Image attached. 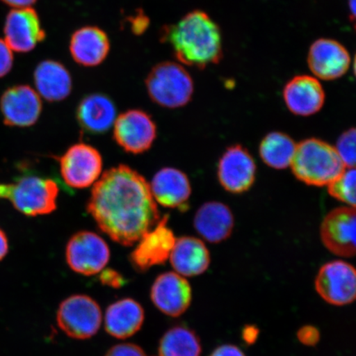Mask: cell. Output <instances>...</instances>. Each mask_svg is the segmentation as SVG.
Returning <instances> with one entry per match:
<instances>
[{
  "mask_svg": "<svg viewBox=\"0 0 356 356\" xmlns=\"http://www.w3.org/2000/svg\"><path fill=\"white\" fill-rule=\"evenodd\" d=\"M87 211L102 232L126 247L161 219L148 181L124 164L108 169L95 182Z\"/></svg>",
  "mask_w": 356,
  "mask_h": 356,
  "instance_id": "1",
  "label": "cell"
},
{
  "mask_svg": "<svg viewBox=\"0 0 356 356\" xmlns=\"http://www.w3.org/2000/svg\"><path fill=\"white\" fill-rule=\"evenodd\" d=\"M163 42L171 44L181 63L204 69L220 63L222 57L220 26L207 13L194 10L177 24L167 26L161 34Z\"/></svg>",
  "mask_w": 356,
  "mask_h": 356,
  "instance_id": "2",
  "label": "cell"
},
{
  "mask_svg": "<svg viewBox=\"0 0 356 356\" xmlns=\"http://www.w3.org/2000/svg\"><path fill=\"white\" fill-rule=\"evenodd\" d=\"M291 167L298 180L314 186L330 184L346 168L335 147L316 138L297 144Z\"/></svg>",
  "mask_w": 356,
  "mask_h": 356,
  "instance_id": "3",
  "label": "cell"
},
{
  "mask_svg": "<svg viewBox=\"0 0 356 356\" xmlns=\"http://www.w3.org/2000/svg\"><path fill=\"white\" fill-rule=\"evenodd\" d=\"M59 186L51 178L22 176L10 184H0V199L7 200L17 211L35 217L56 210Z\"/></svg>",
  "mask_w": 356,
  "mask_h": 356,
  "instance_id": "4",
  "label": "cell"
},
{
  "mask_svg": "<svg viewBox=\"0 0 356 356\" xmlns=\"http://www.w3.org/2000/svg\"><path fill=\"white\" fill-rule=\"evenodd\" d=\"M151 100L167 108H179L189 104L194 83L184 67L175 62H163L154 67L145 80Z\"/></svg>",
  "mask_w": 356,
  "mask_h": 356,
  "instance_id": "5",
  "label": "cell"
},
{
  "mask_svg": "<svg viewBox=\"0 0 356 356\" xmlns=\"http://www.w3.org/2000/svg\"><path fill=\"white\" fill-rule=\"evenodd\" d=\"M97 302L86 295H75L61 302L56 314L58 326L74 339L86 340L96 335L102 324Z\"/></svg>",
  "mask_w": 356,
  "mask_h": 356,
  "instance_id": "6",
  "label": "cell"
},
{
  "mask_svg": "<svg viewBox=\"0 0 356 356\" xmlns=\"http://www.w3.org/2000/svg\"><path fill=\"white\" fill-rule=\"evenodd\" d=\"M66 261L74 273L92 275L101 273L110 260V248L99 235L81 231L67 243Z\"/></svg>",
  "mask_w": 356,
  "mask_h": 356,
  "instance_id": "7",
  "label": "cell"
},
{
  "mask_svg": "<svg viewBox=\"0 0 356 356\" xmlns=\"http://www.w3.org/2000/svg\"><path fill=\"white\" fill-rule=\"evenodd\" d=\"M315 289L328 304L345 306L356 298V273L348 262L336 260L323 265L315 279Z\"/></svg>",
  "mask_w": 356,
  "mask_h": 356,
  "instance_id": "8",
  "label": "cell"
},
{
  "mask_svg": "<svg viewBox=\"0 0 356 356\" xmlns=\"http://www.w3.org/2000/svg\"><path fill=\"white\" fill-rule=\"evenodd\" d=\"M60 175L66 185L75 189L95 184L102 170V158L91 145L78 143L68 149L59 159Z\"/></svg>",
  "mask_w": 356,
  "mask_h": 356,
  "instance_id": "9",
  "label": "cell"
},
{
  "mask_svg": "<svg viewBox=\"0 0 356 356\" xmlns=\"http://www.w3.org/2000/svg\"><path fill=\"white\" fill-rule=\"evenodd\" d=\"M168 222V215L161 218L152 229L142 236L129 257L138 273H145L169 259L177 238Z\"/></svg>",
  "mask_w": 356,
  "mask_h": 356,
  "instance_id": "10",
  "label": "cell"
},
{
  "mask_svg": "<svg viewBox=\"0 0 356 356\" xmlns=\"http://www.w3.org/2000/svg\"><path fill=\"white\" fill-rule=\"evenodd\" d=\"M113 136L127 153L140 154L152 147L157 128L152 118L139 109L124 111L115 119Z\"/></svg>",
  "mask_w": 356,
  "mask_h": 356,
  "instance_id": "11",
  "label": "cell"
},
{
  "mask_svg": "<svg viewBox=\"0 0 356 356\" xmlns=\"http://www.w3.org/2000/svg\"><path fill=\"white\" fill-rule=\"evenodd\" d=\"M217 175L222 188L228 193H246L256 180L255 160L242 145L230 146L221 156Z\"/></svg>",
  "mask_w": 356,
  "mask_h": 356,
  "instance_id": "12",
  "label": "cell"
},
{
  "mask_svg": "<svg viewBox=\"0 0 356 356\" xmlns=\"http://www.w3.org/2000/svg\"><path fill=\"white\" fill-rule=\"evenodd\" d=\"M355 209L341 207L329 212L322 222L320 236L325 247L334 255H355Z\"/></svg>",
  "mask_w": 356,
  "mask_h": 356,
  "instance_id": "13",
  "label": "cell"
},
{
  "mask_svg": "<svg viewBox=\"0 0 356 356\" xmlns=\"http://www.w3.org/2000/svg\"><path fill=\"white\" fill-rule=\"evenodd\" d=\"M0 110L7 126L29 127L38 121L42 111V102L33 88L17 86L3 93Z\"/></svg>",
  "mask_w": 356,
  "mask_h": 356,
  "instance_id": "14",
  "label": "cell"
},
{
  "mask_svg": "<svg viewBox=\"0 0 356 356\" xmlns=\"http://www.w3.org/2000/svg\"><path fill=\"white\" fill-rule=\"evenodd\" d=\"M307 61L315 78L327 81L344 76L351 63L343 44L328 38L318 39L311 44Z\"/></svg>",
  "mask_w": 356,
  "mask_h": 356,
  "instance_id": "15",
  "label": "cell"
},
{
  "mask_svg": "<svg viewBox=\"0 0 356 356\" xmlns=\"http://www.w3.org/2000/svg\"><path fill=\"white\" fill-rule=\"evenodd\" d=\"M151 300L169 317L177 318L189 309L193 291L188 280L176 273L159 275L150 291Z\"/></svg>",
  "mask_w": 356,
  "mask_h": 356,
  "instance_id": "16",
  "label": "cell"
},
{
  "mask_svg": "<svg viewBox=\"0 0 356 356\" xmlns=\"http://www.w3.org/2000/svg\"><path fill=\"white\" fill-rule=\"evenodd\" d=\"M3 32L8 46L19 53L33 51L46 38L38 13L30 7L11 10L6 17Z\"/></svg>",
  "mask_w": 356,
  "mask_h": 356,
  "instance_id": "17",
  "label": "cell"
},
{
  "mask_svg": "<svg viewBox=\"0 0 356 356\" xmlns=\"http://www.w3.org/2000/svg\"><path fill=\"white\" fill-rule=\"evenodd\" d=\"M284 104L293 114L309 117L321 111L326 95L321 83L310 75H296L286 84L283 90Z\"/></svg>",
  "mask_w": 356,
  "mask_h": 356,
  "instance_id": "18",
  "label": "cell"
},
{
  "mask_svg": "<svg viewBox=\"0 0 356 356\" xmlns=\"http://www.w3.org/2000/svg\"><path fill=\"white\" fill-rule=\"evenodd\" d=\"M156 203L162 207L186 211L191 195L189 178L186 173L175 168L160 169L149 184Z\"/></svg>",
  "mask_w": 356,
  "mask_h": 356,
  "instance_id": "19",
  "label": "cell"
},
{
  "mask_svg": "<svg viewBox=\"0 0 356 356\" xmlns=\"http://www.w3.org/2000/svg\"><path fill=\"white\" fill-rule=\"evenodd\" d=\"M194 227L197 233L207 242H224L233 233V212L228 206L221 202L204 203L195 213Z\"/></svg>",
  "mask_w": 356,
  "mask_h": 356,
  "instance_id": "20",
  "label": "cell"
},
{
  "mask_svg": "<svg viewBox=\"0 0 356 356\" xmlns=\"http://www.w3.org/2000/svg\"><path fill=\"white\" fill-rule=\"evenodd\" d=\"M172 268L184 277L202 275L211 265V254L202 240L191 236L176 239L170 257Z\"/></svg>",
  "mask_w": 356,
  "mask_h": 356,
  "instance_id": "21",
  "label": "cell"
},
{
  "mask_svg": "<svg viewBox=\"0 0 356 356\" xmlns=\"http://www.w3.org/2000/svg\"><path fill=\"white\" fill-rule=\"evenodd\" d=\"M79 126L92 135L108 132L117 118V109L109 97L92 93L84 97L76 111Z\"/></svg>",
  "mask_w": 356,
  "mask_h": 356,
  "instance_id": "22",
  "label": "cell"
},
{
  "mask_svg": "<svg viewBox=\"0 0 356 356\" xmlns=\"http://www.w3.org/2000/svg\"><path fill=\"white\" fill-rule=\"evenodd\" d=\"M70 51L79 65H99L104 61L110 51L108 35L96 26H83L72 35Z\"/></svg>",
  "mask_w": 356,
  "mask_h": 356,
  "instance_id": "23",
  "label": "cell"
},
{
  "mask_svg": "<svg viewBox=\"0 0 356 356\" xmlns=\"http://www.w3.org/2000/svg\"><path fill=\"white\" fill-rule=\"evenodd\" d=\"M143 307L135 300L127 298L111 305L105 315V329L110 336L127 339L140 330L144 323Z\"/></svg>",
  "mask_w": 356,
  "mask_h": 356,
  "instance_id": "24",
  "label": "cell"
},
{
  "mask_svg": "<svg viewBox=\"0 0 356 356\" xmlns=\"http://www.w3.org/2000/svg\"><path fill=\"white\" fill-rule=\"evenodd\" d=\"M34 83L38 95L48 102H60L72 91V78L65 67L54 60H44L34 72Z\"/></svg>",
  "mask_w": 356,
  "mask_h": 356,
  "instance_id": "25",
  "label": "cell"
},
{
  "mask_svg": "<svg viewBox=\"0 0 356 356\" xmlns=\"http://www.w3.org/2000/svg\"><path fill=\"white\" fill-rule=\"evenodd\" d=\"M296 145L295 140L287 134L270 132L261 142V159L267 166L282 170L291 167Z\"/></svg>",
  "mask_w": 356,
  "mask_h": 356,
  "instance_id": "26",
  "label": "cell"
},
{
  "mask_svg": "<svg viewBox=\"0 0 356 356\" xmlns=\"http://www.w3.org/2000/svg\"><path fill=\"white\" fill-rule=\"evenodd\" d=\"M202 347L200 338L184 326L169 329L159 342V356H200Z\"/></svg>",
  "mask_w": 356,
  "mask_h": 356,
  "instance_id": "27",
  "label": "cell"
},
{
  "mask_svg": "<svg viewBox=\"0 0 356 356\" xmlns=\"http://www.w3.org/2000/svg\"><path fill=\"white\" fill-rule=\"evenodd\" d=\"M355 168H346L341 175L327 185L329 195L347 207H355Z\"/></svg>",
  "mask_w": 356,
  "mask_h": 356,
  "instance_id": "28",
  "label": "cell"
},
{
  "mask_svg": "<svg viewBox=\"0 0 356 356\" xmlns=\"http://www.w3.org/2000/svg\"><path fill=\"white\" fill-rule=\"evenodd\" d=\"M335 149L346 168L355 166V129L351 128L338 138Z\"/></svg>",
  "mask_w": 356,
  "mask_h": 356,
  "instance_id": "29",
  "label": "cell"
},
{
  "mask_svg": "<svg viewBox=\"0 0 356 356\" xmlns=\"http://www.w3.org/2000/svg\"><path fill=\"white\" fill-rule=\"evenodd\" d=\"M320 337H321V334L318 329L311 326V325H306L297 332L298 340L301 344L306 346H315L318 343Z\"/></svg>",
  "mask_w": 356,
  "mask_h": 356,
  "instance_id": "30",
  "label": "cell"
},
{
  "mask_svg": "<svg viewBox=\"0 0 356 356\" xmlns=\"http://www.w3.org/2000/svg\"><path fill=\"white\" fill-rule=\"evenodd\" d=\"M105 356H147L140 346L132 343L115 345Z\"/></svg>",
  "mask_w": 356,
  "mask_h": 356,
  "instance_id": "31",
  "label": "cell"
},
{
  "mask_svg": "<svg viewBox=\"0 0 356 356\" xmlns=\"http://www.w3.org/2000/svg\"><path fill=\"white\" fill-rule=\"evenodd\" d=\"M13 51L6 41L0 39V78L6 76L13 68Z\"/></svg>",
  "mask_w": 356,
  "mask_h": 356,
  "instance_id": "32",
  "label": "cell"
},
{
  "mask_svg": "<svg viewBox=\"0 0 356 356\" xmlns=\"http://www.w3.org/2000/svg\"><path fill=\"white\" fill-rule=\"evenodd\" d=\"M101 282L106 286L113 288H120L124 284V280L121 274L114 270L106 269L100 275Z\"/></svg>",
  "mask_w": 356,
  "mask_h": 356,
  "instance_id": "33",
  "label": "cell"
},
{
  "mask_svg": "<svg viewBox=\"0 0 356 356\" xmlns=\"http://www.w3.org/2000/svg\"><path fill=\"white\" fill-rule=\"evenodd\" d=\"M130 22L133 33L137 35L145 33L149 24L148 17L143 13H138L136 16L131 17Z\"/></svg>",
  "mask_w": 356,
  "mask_h": 356,
  "instance_id": "34",
  "label": "cell"
},
{
  "mask_svg": "<svg viewBox=\"0 0 356 356\" xmlns=\"http://www.w3.org/2000/svg\"><path fill=\"white\" fill-rule=\"evenodd\" d=\"M210 356H246L237 346L225 344L217 347Z\"/></svg>",
  "mask_w": 356,
  "mask_h": 356,
  "instance_id": "35",
  "label": "cell"
},
{
  "mask_svg": "<svg viewBox=\"0 0 356 356\" xmlns=\"http://www.w3.org/2000/svg\"><path fill=\"white\" fill-rule=\"evenodd\" d=\"M259 336V329L254 325H247L243 329L242 338L248 345L254 344Z\"/></svg>",
  "mask_w": 356,
  "mask_h": 356,
  "instance_id": "36",
  "label": "cell"
},
{
  "mask_svg": "<svg viewBox=\"0 0 356 356\" xmlns=\"http://www.w3.org/2000/svg\"><path fill=\"white\" fill-rule=\"evenodd\" d=\"M7 6L16 8H29L33 6L38 0H1Z\"/></svg>",
  "mask_w": 356,
  "mask_h": 356,
  "instance_id": "37",
  "label": "cell"
},
{
  "mask_svg": "<svg viewBox=\"0 0 356 356\" xmlns=\"http://www.w3.org/2000/svg\"><path fill=\"white\" fill-rule=\"evenodd\" d=\"M8 252V241L7 235L0 229V261L6 257Z\"/></svg>",
  "mask_w": 356,
  "mask_h": 356,
  "instance_id": "38",
  "label": "cell"
},
{
  "mask_svg": "<svg viewBox=\"0 0 356 356\" xmlns=\"http://www.w3.org/2000/svg\"><path fill=\"white\" fill-rule=\"evenodd\" d=\"M355 2L356 0H348V7L350 11V19L354 22L355 19Z\"/></svg>",
  "mask_w": 356,
  "mask_h": 356,
  "instance_id": "39",
  "label": "cell"
}]
</instances>
